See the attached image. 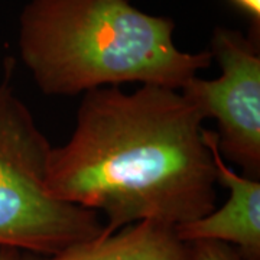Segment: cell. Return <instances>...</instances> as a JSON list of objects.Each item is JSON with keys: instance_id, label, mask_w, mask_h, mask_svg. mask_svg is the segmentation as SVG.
<instances>
[{"instance_id": "1", "label": "cell", "mask_w": 260, "mask_h": 260, "mask_svg": "<svg viewBox=\"0 0 260 260\" xmlns=\"http://www.w3.org/2000/svg\"><path fill=\"white\" fill-rule=\"evenodd\" d=\"M203 121L184 94L167 87L87 91L71 139L51 149L48 189L106 214L109 233L140 221L177 227L198 220L217 198Z\"/></svg>"}, {"instance_id": "2", "label": "cell", "mask_w": 260, "mask_h": 260, "mask_svg": "<svg viewBox=\"0 0 260 260\" xmlns=\"http://www.w3.org/2000/svg\"><path fill=\"white\" fill-rule=\"evenodd\" d=\"M174 29V20L129 0H30L20 15L19 51L47 95L124 83L181 90L213 55L178 49Z\"/></svg>"}, {"instance_id": "3", "label": "cell", "mask_w": 260, "mask_h": 260, "mask_svg": "<svg viewBox=\"0 0 260 260\" xmlns=\"http://www.w3.org/2000/svg\"><path fill=\"white\" fill-rule=\"evenodd\" d=\"M12 67L9 59L0 84V247L51 256L107 230L99 213L49 192L52 146L15 94Z\"/></svg>"}, {"instance_id": "4", "label": "cell", "mask_w": 260, "mask_h": 260, "mask_svg": "<svg viewBox=\"0 0 260 260\" xmlns=\"http://www.w3.org/2000/svg\"><path fill=\"white\" fill-rule=\"evenodd\" d=\"M211 55L221 67L214 80L192 77L179 90L204 119L217 120V146L247 177L260 175V55L254 35L217 28Z\"/></svg>"}, {"instance_id": "5", "label": "cell", "mask_w": 260, "mask_h": 260, "mask_svg": "<svg viewBox=\"0 0 260 260\" xmlns=\"http://www.w3.org/2000/svg\"><path fill=\"white\" fill-rule=\"evenodd\" d=\"M203 136L213 155L217 182L229 189V198L220 210L177 225V236L185 243L210 240L234 244L244 260H260L259 179L240 177L224 164L215 132L204 129Z\"/></svg>"}, {"instance_id": "6", "label": "cell", "mask_w": 260, "mask_h": 260, "mask_svg": "<svg viewBox=\"0 0 260 260\" xmlns=\"http://www.w3.org/2000/svg\"><path fill=\"white\" fill-rule=\"evenodd\" d=\"M41 260H192V244L182 242L172 225L140 221Z\"/></svg>"}, {"instance_id": "7", "label": "cell", "mask_w": 260, "mask_h": 260, "mask_svg": "<svg viewBox=\"0 0 260 260\" xmlns=\"http://www.w3.org/2000/svg\"><path fill=\"white\" fill-rule=\"evenodd\" d=\"M192 260H244L236 247L221 242H194Z\"/></svg>"}, {"instance_id": "8", "label": "cell", "mask_w": 260, "mask_h": 260, "mask_svg": "<svg viewBox=\"0 0 260 260\" xmlns=\"http://www.w3.org/2000/svg\"><path fill=\"white\" fill-rule=\"evenodd\" d=\"M233 5H236L246 15H249L253 22V26L259 29L260 25V0H230Z\"/></svg>"}, {"instance_id": "9", "label": "cell", "mask_w": 260, "mask_h": 260, "mask_svg": "<svg viewBox=\"0 0 260 260\" xmlns=\"http://www.w3.org/2000/svg\"><path fill=\"white\" fill-rule=\"evenodd\" d=\"M0 260H23L20 253L16 249L0 247Z\"/></svg>"}]
</instances>
